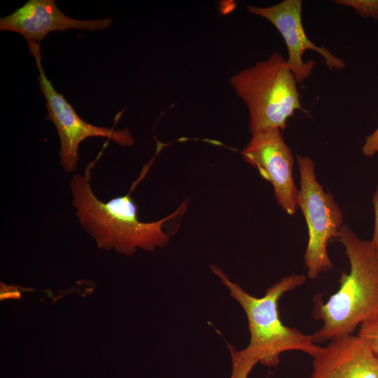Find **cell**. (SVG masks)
<instances>
[{
    "mask_svg": "<svg viewBox=\"0 0 378 378\" xmlns=\"http://www.w3.org/2000/svg\"><path fill=\"white\" fill-rule=\"evenodd\" d=\"M102 151L88 162L83 174H74L70 181L72 205L81 227L99 247L115 248L126 255L133 254L137 248L151 251L166 246L171 234L164 231V225L179 213L182 206L160 220L144 222L139 219L138 207L130 193L107 202L99 200L91 182L92 170Z\"/></svg>",
    "mask_w": 378,
    "mask_h": 378,
    "instance_id": "6da1fadb",
    "label": "cell"
},
{
    "mask_svg": "<svg viewBox=\"0 0 378 378\" xmlns=\"http://www.w3.org/2000/svg\"><path fill=\"white\" fill-rule=\"evenodd\" d=\"M338 240L344 247L349 272L342 273L339 288L327 300L320 295L314 298L313 317L322 322L312 334L316 344L353 335L378 316V257L371 241L360 238L346 225Z\"/></svg>",
    "mask_w": 378,
    "mask_h": 378,
    "instance_id": "7a4b0ae2",
    "label": "cell"
},
{
    "mask_svg": "<svg viewBox=\"0 0 378 378\" xmlns=\"http://www.w3.org/2000/svg\"><path fill=\"white\" fill-rule=\"evenodd\" d=\"M212 272L227 288L230 296L241 307L247 318L250 340L247 346L237 353L242 358L268 367L276 366L281 355L289 351H300L313 356L320 349L312 335L285 325L281 320L279 302L286 293L302 286L306 276L292 274L267 288L262 297L253 296L232 281L224 272L211 265Z\"/></svg>",
    "mask_w": 378,
    "mask_h": 378,
    "instance_id": "3957f363",
    "label": "cell"
},
{
    "mask_svg": "<svg viewBox=\"0 0 378 378\" xmlns=\"http://www.w3.org/2000/svg\"><path fill=\"white\" fill-rule=\"evenodd\" d=\"M230 85L246 104L251 133L287 127V120L301 107L298 82L287 60L278 52L239 71Z\"/></svg>",
    "mask_w": 378,
    "mask_h": 378,
    "instance_id": "277c9868",
    "label": "cell"
},
{
    "mask_svg": "<svg viewBox=\"0 0 378 378\" xmlns=\"http://www.w3.org/2000/svg\"><path fill=\"white\" fill-rule=\"evenodd\" d=\"M300 173L298 206L306 220L309 239L304 259L307 276L316 279L332 268L327 246L337 239L343 225V214L334 197L317 181L314 161L296 155Z\"/></svg>",
    "mask_w": 378,
    "mask_h": 378,
    "instance_id": "5b68a950",
    "label": "cell"
},
{
    "mask_svg": "<svg viewBox=\"0 0 378 378\" xmlns=\"http://www.w3.org/2000/svg\"><path fill=\"white\" fill-rule=\"evenodd\" d=\"M28 48L36 61L38 70L39 88L45 97L48 114L46 118L55 126L59 139V164L68 174H75L80 160L79 145L90 137H105L121 146H132L134 142L127 129L116 130L113 128L91 125L83 120L66 98L59 93L48 78L43 65L40 43L30 42Z\"/></svg>",
    "mask_w": 378,
    "mask_h": 378,
    "instance_id": "8992f818",
    "label": "cell"
},
{
    "mask_svg": "<svg viewBox=\"0 0 378 378\" xmlns=\"http://www.w3.org/2000/svg\"><path fill=\"white\" fill-rule=\"evenodd\" d=\"M251 135L241 152L242 158L272 184L276 201L284 211L294 215L298 208V190L293 176L294 159L281 130L267 129Z\"/></svg>",
    "mask_w": 378,
    "mask_h": 378,
    "instance_id": "52a82bcc",
    "label": "cell"
},
{
    "mask_svg": "<svg viewBox=\"0 0 378 378\" xmlns=\"http://www.w3.org/2000/svg\"><path fill=\"white\" fill-rule=\"evenodd\" d=\"M302 6L300 0H284L269 7L247 6L249 13L270 22L282 36L288 49L287 64L298 83L307 78L315 67L314 60L304 62L302 59L307 50L321 55L330 70H341L346 66L342 59L333 55L326 48L318 46L309 39L302 22Z\"/></svg>",
    "mask_w": 378,
    "mask_h": 378,
    "instance_id": "ba28073f",
    "label": "cell"
},
{
    "mask_svg": "<svg viewBox=\"0 0 378 378\" xmlns=\"http://www.w3.org/2000/svg\"><path fill=\"white\" fill-rule=\"evenodd\" d=\"M113 24L111 18L80 20L66 16L55 0H29L13 13L0 19V31L21 34L29 42L40 43L50 32L69 29L103 30Z\"/></svg>",
    "mask_w": 378,
    "mask_h": 378,
    "instance_id": "9c48e42d",
    "label": "cell"
},
{
    "mask_svg": "<svg viewBox=\"0 0 378 378\" xmlns=\"http://www.w3.org/2000/svg\"><path fill=\"white\" fill-rule=\"evenodd\" d=\"M312 358L310 378H378V356L358 335L329 341Z\"/></svg>",
    "mask_w": 378,
    "mask_h": 378,
    "instance_id": "30bf717a",
    "label": "cell"
},
{
    "mask_svg": "<svg viewBox=\"0 0 378 378\" xmlns=\"http://www.w3.org/2000/svg\"><path fill=\"white\" fill-rule=\"evenodd\" d=\"M334 2L352 8L362 18L378 20V0H336Z\"/></svg>",
    "mask_w": 378,
    "mask_h": 378,
    "instance_id": "8fae6325",
    "label": "cell"
},
{
    "mask_svg": "<svg viewBox=\"0 0 378 378\" xmlns=\"http://www.w3.org/2000/svg\"><path fill=\"white\" fill-rule=\"evenodd\" d=\"M232 359V372L230 378H248L254 366V362L245 359L237 354L236 349L229 344Z\"/></svg>",
    "mask_w": 378,
    "mask_h": 378,
    "instance_id": "7c38bea8",
    "label": "cell"
},
{
    "mask_svg": "<svg viewBox=\"0 0 378 378\" xmlns=\"http://www.w3.org/2000/svg\"><path fill=\"white\" fill-rule=\"evenodd\" d=\"M358 335L378 356V316L360 325L358 328Z\"/></svg>",
    "mask_w": 378,
    "mask_h": 378,
    "instance_id": "4fadbf2b",
    "label": "cell"
},
{
    "mask_svg": "<svg viewBox=\"0 0 378 378\" xmlns=\"http://www.w3.org/2000/svg\"><path fill=\"white\" fill-rule=\"evenodd\" d=\"M362 153L368 158L372 157L378 153V127L365 138L362 147Z\"/></svg>",
    "mask_w": 378,
    "mask_h": 378,
    "instance_id": "5bb4252c",
    "label": "cell"
},
{
    "mask_svg": "<svg viewBox=\"0 0 378 378\" xmlns=\"http://www.w3.org/2000/svg\"><path fill=\"white\" fill-rule=\"evenodd\" d=\"M372 203L374 214V223L372 238L370 241L378 257V186L373 195Z\"/></svg>",
    "mask_w": 378,
    "mask_h": 378,
    "instance_id": "9a60e30c",
    "label": "cell"
}]
</instances>
